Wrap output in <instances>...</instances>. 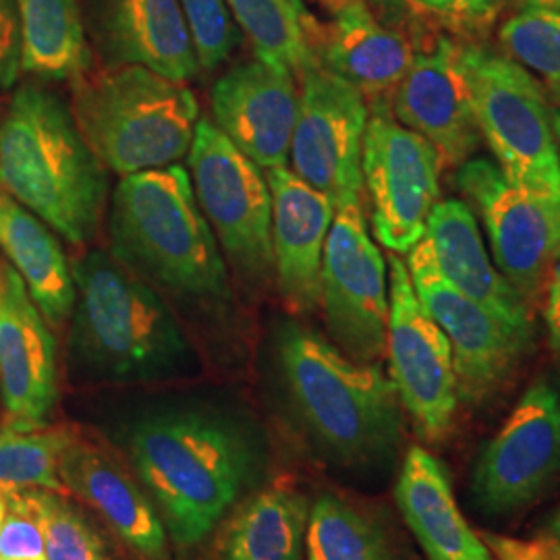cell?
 I'll return each mask as SVG.
<instances>
[{
	"mask_svg": "<svg viewBox=\"0 0 560 560\" xmlns=\"http://www.w3.org/2000/svg\"><path fill=\"white\" fill-rule=\"evenodd\" d=\"M0 397L13 425H44L59 397L55 335L18 270L2 261Z\"/></svg>",
	"mask_w": 560,
	"mask_h": 560,
	"instance_id": "e0dca14e",
	"label": "cell"
},
{
	"mask_svg": "<svg viewBox=\"0 0 560 560\" xmlns=\"http://www.w3.org/2000/svg\"><path fill=\"white\" fill-rule=\"evenodd\" d=\"M520 9H538L560 13V0H517Z\"/></svg>",
	"mask_w": 560,
	"mask_h": 560,
	"instance_id": "74e56055",
	"label": "cell"
},
{
	"mask_svg": "<svg viewBox=\"0 0 560 560\" xmlns=\"http://www.w3.org/2000/svg\"><path fill=\"white\" fill-rule=\"evenodd\" d=\"M502 48L560 94V13L520 9L501 27Z\"/></svg>",
	"mask_w": 560,
	"mask_h": 560,
	"instance_id": "1f68e13d",
	"label": "cell"
},
{
	"mask_svg": "<svg viewBox=\"0 0 560 560\" xmlns=\"http://www.w3.org/2000/svg\"><path fill=\"white\" fill-rule=\"evenodd\" d=\"M310 509L291 488L272 486L254 494L222 529L221 560H301Z\"/></svg>",
	"mask_w": 560,
	"mask_h": 560,
	"instance_id": "484cf974",
	"label": "cell"
},
{
	"mask_svg": "<svg viewBox=\"0 0 560 560\" xmlns=\"http://www.w3.org/2000/svg\"><path fill=\"white\" fill-rule=\"evenodd\" d=\"M544 320H546L550 347L560 361V258L555 261L548 282H546Z\"/></svg>",
	"mask_w": 560,
	"mask_h": 560,
	"instance_id": "8d00e7d4",
	"label": "cell"
},
{
	"mask_svg": "<svg viewBox=\"0 0 560 560\" xmlns=\"http://www.w3.org/2000/svg\"><path fill=\"white\" fill-rule=\"evenodd\" d=\"M425 240L444 279L534 345L532 307L490 261L478 221L465 201H439L430 214Z\"/></svg>",
	"mask_w": 560,
	"mask_h": 560,
	"instance_id": "44dd1931",
	"label": "cell"
},
{
	"mask_svg": "<svg viewBox=\"0 0 560 560\" xmlns=\"http://www.w3.org/2000/svg\"><path fill=\"white\" fill-rule=\"evenodd\" d=\"M179 4L191 30L201 69H219L240 42V27L233 21L226 0H179Z\"/></svg>",
	"mask_w": 560,
	"mask_h": 560,
	"instance_id": "d6a6232c",
	"label": "cell"
},
{
	"mask_svg": "<svg viewBox=\"0 0 560 560\" xmlns=\"http://www.w3.org/2000/svg\"><path fill=\"white\" fill-rule=\"evenodd\" d=\"M395 499L428 560H492L488 544L459 511L446 465L430 451H407Z\"/></svg>",
	"mask_w": 560,
	"mask_h": 560,
	"instance_id": "603a6c76",
	"label": "cell"
},
{
	"mask_svg": "<svg viewBox=\"0 0 560 560\" xmlns=\"http://www.w3.org/2000/svg\"><path fill=\"white\" fill-rule=\"evenodd\" d=\"M4 499L7 515L0 527V560H48L30 492H7Z\"/></svg>",
	"mask_w": 560,
	"mask_h": 560,
	"instance_id": "836d02e7",
	"label": "cell"
},
{
	"mask_svg": "<svg viewBox=\"0 0 560 560\" xmlns=\"http://www.w3.org/2000/svg\"><path fill=\"white\" fill-rule=\"evenodd\" d=\"M413 60L409 38L386 25L365 0L342 7L322 34V65L372 98L395 90Z\"/></svg>",
	"mask_w": 560,
	"mask_h": 560,
	"instance_id": "cb8c5ba5",
	"label": "cell"
},
{
	"mask_svg": "<svg viewBox=\"0 0 560 560\" xmlns=\"http://www.w3.org/2000/svg\"><path fill=\"white\" fill-rule=\"evenodd\" d=\"M457 185L480 217L502 277L529 307L541 303L560 258V200L523 191L483 159L463 162Z\"/></svg>",
	"mask_w": 560,
	"mask_h": 560,
	"instance_id": "8fae6325",
	"label": "cell"
},
{
	"mask_svg": "<svg viewBox=\"0 0 560 560\" xmlns=\"http://www.w3.org/2000/svg\"><path fill=\"white\" fill-rule=\"evenodd\" d=\"M272 196V256L280 298L298 314L320 307L324 247L335 206L291 168L266 171Z\"/></svg>",
	"mask_w": 560,
	"mask_h": 560,
	"instance_id": "ffe728a7",
	"label": "cell"
},
{
	"mask_svg": "<svg viewBox=\"0 0 560 560\" xmlns=\"http://www.w3.org/2000/svg\"><path fill=\"white\" fill-rule=\"evenodd\" d=\"M46 546L48 560H110L106 541L92 523L85 520L75 504L67 501V494L50 490H27Z\"/></svg>",
	"mask_w": 560,
	"mask_h": 560,
	"instance_id": "4dcf8cb0",
	"label": "cell"
},
{
	"mask_svg": "<svg viewBox=\"0 0 560 560\" xmlns=\"http://www.w3.org/2000/svg\"><path fill=\"white\" fill-rule=\"evenodd\" d=\"M108 235L110 254L161 295L201 307L231 301L221 245L177 162L120 177L110 194Z\"/></svg>",
	"mask_w": 560,
	"mask_h": 560,
	"instance_id": "277c9868",
	"label": "cell"
},
{
	"mask_svg": "<svg viewBox=\"0 0 560 560\" xmlns=\"http://www.w3.org/2000/svg\"><path fill=\"white\" fill-rule=\"evenodd\" d=\"M60 480L140 559L168 560V534L154 502L101 446L73 436L60 460Z\"/></svg>",
	"mask_w": 560,
	"mask_h": 560,
	"instance_id": "7402d4cb",
	"label": "cell"
},
{
	"mask_svg": "<svg viewBox=\"0 0 560 560\" xmlns=\"http://www.w3.org/2000/svg\"><path fill=\"white\" fill-rule=\"evenodd\" d=\"M295 73L279 62L243 60L210 92L212 122L260 168L287 166L300 113Z\"/></svg>",
	"mask_w": 560,
	"mask_h": 560,
	"instance_id": "2e32d148",
	"label": "cell"
},
{
	"mask_svg": "<svg viewBox=\"0 0 560 560\" xmlns=\"http://www.w3.org/2000/svg\"><path fill=\"white\" fill-rule=\"evenodd\" d=\"M71 270L75 280L71 361L83 378L159 384L198 372L194 342L152 284L102 249L83 254Z\"/></svg>",
	"mask_w": 560,
	"mask_h": 560,
	"instance_id": "7a4b0ae2",
	"label": "cell"
},
{
	"mask_svg": "<svg viewBox=\"0 0 560 560\" xmlns=\"http://www.w3.org/2000/svg\"><path fill=\"white\" fill-rule=\"evenodd\" d=\"M300 113L291 140L293 173L332 201L361 203L368 106L360 90L322 62L300 73Z\"/></svg>",
	"mask_w": 560,
	"mask_h": 560,
	"instance_id": "5bb4252c",
	"label": "cell"
},
{
	"mask_svg": "<svg viewBox=\"0 0 560 560\" xmlns=\"http://www.w3.org/2000/svg\"><path fill=\"white\" fill-rule=\"evenodd\" d=\"M280 388L328 459L376 467L402 439V405L378 363L355 361L318 332L282 322L272 342Z\"/></svg>",
	"mask_w": 560,
	"mask_h": 560,
	"instance_id": "3957f363",
	"label": "cell"
},
{
	"mask_svg": "<svg viewBox=\"0 0 560 560\" xmlns=\"http://www.w3.org/2000/svg\"><path fill=\"white\" fill-rule=\"evenodd\" d=\"M21 69L42 81H78L92 67L80 0H18Z\"/></svg>",
	"mask_w": 560,
	"mask_h": 560,
	"instance_id": "4316f807",
	"label": "cell"
},
{
	"mask_svg": "<svg viewBox=\"0 0 560 560\" xmlns=\"http://www.w3.org/2000/svg\"><path fill=\"white\" fill-rule=\"evenodd\" d=\"M305 552L307 560H409L384 523L335 494L312 504Z\"/></svg>",
	"mask_w": 560,
	"mask_h": 560,
	"instance_id": "f1b7e54d",
	"label": "cell"
},
{
	"mask_svg": "<svg viewBox=\"0 0 560 560\" xmlns=\"http://www.w3.org/2000/svg\"><path fill=\"white\" fill-rule=\"evenodd\" d=\"M75 122L102 166L120 177L189 154L200 106L194 92L145 67H108L75 81Z\"/></svg>",
	"mask_w": 560,
	"mask_h": 560,
	"instance_id": "8992f818",
	"label": "cell"
},
{
	"mask_svg": "<svg viewBox=\"0 0 560 560\" xmlns=\"http://www.w3.org/2000/svg\"><path fill=\"white\" fill-rule=\"evenodd\" d=\"M395 90L393 113L400 125L430 141L442 161H469L481 136L460 44L441 38L416 55Z\"/></svg>",
	"mask_w": 560,
	"mask_h": 560,
	"instance_id": "ac0fdd59",
	"label": "cell"
},
{
	"mask_svg": "<svg viewBox=\"0 0 560 560\" xmlns=\"http://www.w3.org/2000/svg\"><path fill=\"white\" fill-rule=\"evenodd\" d=\"M90 32L108 67L194 80L200 60L179 0H90Z\"/></svg>",
	"mask_w": 560,
	"mask_h": 560,
	"instance_id": "d6986e66",
	"label": "cell"
},
{
	"mask_svg": "<svg viewBox=\"0 0 560 560\" xmlns=\"http://www.w3.org/2000/svg\"><path fill=\"white\" fill-rule=\"evenodd\" d=\"M129 457L166 534L180 546L203 540L260 474L258 434L208 402H173L129 430Z\"/></svg>",
	"mask_w": 560,
	"mask_h": 560,
	"instance_id": "6da1fadb",
	"label": "cell"
},
{
	"mask_svg": "<svg viewBox=\"0 0 560 560\" xmlns=\"http://www.w3.org/2000/svg\"><path fill=\"white\" fill-rule=\"evenodd\" d=\"M550 119H552V129H555V138H557L560 152V102L555 108H550Z\"/></svg>",
	"mask_w": 560,
	"mask_h": 560,
	"instance_id": "60d3db41",
	"label": "cell"
},
{
	"mask_svg": "<svg viewBox=\"0 0 560 560\" xmlns=\"http://www.w3.org/2000/svg\"><path fill=\"white\" fill-rule=\"evenodd\" d=\"M463 65L480 136L502 175L523 191L560 200V152L540 81L481 46H463Z\"/></svg>",
	"mask_w": 560,
	"mask_h": 560,
	"instance_id": "52a82bcc",
	"label": "cell"
},
{
	"mask_svg": "<svg viewBox=\"0 0 560 560\" xmlns=\"http://www.w3.org/2000/svg\"><path fill=\"white\" fill-rule=\"evenodd\" d=\"M386 353L400 405L425 442H442L459 405L453 349L434 318L423 310L407 264L388 260Z\"/></svg>",
	"mask_w": 560,
	"mask_h": 560,
	"instance_id": "30bf717a",
	"label": "cell"
},
{
	"mask_svg": "<svg viewBox=\"0 0 560 560\" xmlns=\"http://www.w3.org/2000/svg\"><path fill=\"white\" fill-rule=\"evenodd\" d=\"M0 185L71 245L98 235L106 168L71 108L40 83H23L0 119Z\"/></svg>",
	"mask_w": 560,
	"mask_h": 560,
	"instance_id": "5b68a950",
	"label": "cell"
},
{
	"mask_svg": "<svg viewBox=\"0 0 560 560\" xmlns=\"http://www.w3.org/2000/svg\"><path fill=\"white\" fill-rule=\"evenodd\" d=\"M405 264L423 310L451 342L459 400L480 405L492 399L513 378L532 342L444 279L430 241H420Z\"/></svg>",
	"mask_w": 560,
	"mask_h": 560,
	"instance_id": "9a60e30c",
	"label": "cell"
},
{
	"mask_svg": "<svg viewBox=\"0 0 560 560\" xmlns=\"http://www.w3.org/2000/svg\"><path fill=\"white\" fill-rule=\"evenodd\" d=\"M441 154L400 125L382 96L368 108L361 173L372 206L374 233L393 254H409L425 240L441 201Z\"/></svg>",
	"mask_w": 560,
	"mask_h": 560,
	"instance_id": "9c48e42d",
	"label": "cell"
},
{
	"mask_svg": "<svg viewBox=\"0 0 560 560\" xmlns=\"http://www.w3.org/2000/svg\"><path fill=\"white\" fill-rule=\"evenodd\" d=\"M226 7L256 57L284 65L295 75L320 62L324 30L303 0H226Z\"/></svg>",
	"mask_w": 560,
	"mask_h": 560,
	"instance_id": "83f0119b",
	"label": "cell"
},
{
	"mask_svg": "<svg viewBox=\"0 0 560 560\" xmlns=\"http://www.w3.org/2000/svg\"><path fill=\"white\" fill-rule=\"evenodd\" d=\"M189 171L226 264L249 284L270 279L272 196L260 166L241 154L212 119H200L189 148Z\"/></svg>",
	"mask_w": 560,
	"mask_h": 560,
	"instance_id": "ba28073f",
	"label": "cell"
},
{
	"mask_svg": "<svg viewBox=\"0 0 560 560\" xmlns=\"http://www.w3.org/2000/svg\"><path fill=\"white\" fill-rule=\"evenodd\" d=\"M73 432L50 425H13L0 430V490H50L69 494L60 480V460Z\"/></svg>",
	"mask_w": 560,
	"mask_h": 560,
	"instance_id": "f546056e",
	"label": "cell"
},
{
	"mask_svg": "<svg viewBox=\"0 0 560 560\" xmlns=\"http://www.w3.org/2000/svg\"><path fill=\"white\" fill-rule=\"evenodd\" d=\"M21 71L18 0H0V92L11 90Z\"/></svg>",
	"mask_w": 560,
	"mask_h": 560,
	"instance_id": "e575fe53",
	"label": "cell"
},
{
	"mask_svg": "<svg viewBox=\"0 0 560 560\" xmlns=\"http://www.w3.org/2000/svg\"><path fill=\"white\" fill-rule=\"evenodd\" d=\"M560 471V390L534 382L481 448L469 494L486 517H511L540 501Z\"/></svg>",
	"mask_w": 560,
	"mask_h": 560,
	"instance_id": "7c38bea8",
	"label": "cell"
},
{
	"mask_svg": "<svg viewBox=\"0 0 560 560\" xmlns=\"http://www.w3.org/2000/svg\"><path fill=\"white\" fill-rule=\"evenodd\" d=\"M320 307L345 355L376 363L386 353L388 272L361 203L335 212L322 258Z\"/></svg>",
	"mask_w": 560,
	"mask_h": 560,
	"instance_id": "4fadbf2b",
	"label": "cell"
},
{
	"mask_svg": "<svg viewBox=\"0 0 560 560\" xmlns=\"http://www.w3.org/2000/svg\"><path fill=\"white\" fill-rule=\"evenodd\" d=\"M4 515H7V499H4V494H2V490H0V527H2Z\"/></svg>",
	"mask_w": 560,
	"mask_h": 560,
	"instance_id": "b9f144b4",
	"label": "cell"
},
{
	"mask_svg": "<svg viewBox=\"0 0 560 560\" xmlns=\"http://www.w3.org/2000/svg\"><path fill=\"white\" fill-rule=\"evenodd\" d=\"M0 249L48 326L65 324L75 305L73 270L55 231L11 196H0Z\"/></svg>",
	"mask_w": 560,
	"mask_h": 560,
	"instance_id": "d4e9b609",
	"label": "cell"
},
{
	"mask_svg": "<svg viewBox=\"0 0 560 560\" xmlns=\"http://www.w3.org/2000/svg\"><path fill=\"white\" fill-rule=\"evenodd\" d=\"M318 4H320L322 9H326L328 13H339L342 7H347L349 2H353V0H316Z\"/></svg>",
	"mask_w": 560,
	"mask_h": 560,
	"instance_id": "ab89813d",
	"label": "cell"
},
{
	"mask_svg": "<svg viewBox=\"0 0 560 560\" xmlns=\"http://www.w3.org/2000/svg\"><path fill=\"white\" fill-rule=\"evenodd\" d=\"M541 538H548V540L559 541L560 544V509L546 521L544 529H541Z\"/></svg>",
	"mask_w": 560,
	"mask_h": 560,
	"instance_id": "f35d334b",
	"label": "cell"
},
{
	"mask_svg": "<svg viewBox=\"0 0 560 560\" xmlns=\"http://www.w3.org/2000/svg\"><path fill=\"white\" fill-rule=\"evenodd\" d=\"M421 9L439 15L442 20L471 21L490 20L502 0H411Z\"/></svg>",
	"mask_w": 560,
	"mask_h": 560,
	"instance_id": "d590c367",
	"label": "cell"
}]
</instances>
